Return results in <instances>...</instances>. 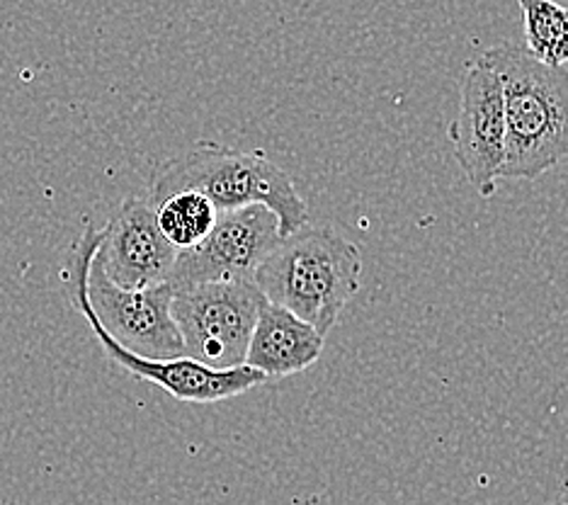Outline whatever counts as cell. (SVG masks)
Instances as JSON below:
<instances>
[{
	"label": "cell",
	"mask_w": 568,
	"mask_h": 505,
	"mask_svg": "<svg viewBox=\"0 0 568 505\" xmlns=\"http://www.w3.org/2000/svg\"><path fill=\"white\" fill-rule=\"evenodd\" d=\"M100 241L102 229L93 226H88L81 233V239L75 241L67 265V292L71 296V304L81 311V316L88 321L90 331H93L98 343L114 365L122 367L136 380L161 386L163 392H168L178 401H185V404H216V401H226L251 392L253 386L267 380L263 372L251 370L248 365L219 372L212 367H204L190 357L144 360L126 353L124 347L114 343L110 335L100 329V323L95 321L93 309H90L88 302V270L90 263H93Z\"/></svg>",
	"instance_id": "obj_4"
},
{
	"label": "cell",
	"mask_w": 568,
	"mask_h": 505,
	"mask_svg": "<svg viewBox=\"0 0 568 505\" xmlns=\"http://www.w3.org/2000/svg\"><path fill=\"white\" fill-rule=\"evenodd\" d=\"M449 144L469 185L490 198L506 163V102L500 78L484 57L464 71L459 112L449 124Z\"/></svg>",
	"instance_id": "obj_8"
},
{
	"label": "cell",
	"mask_w": 568,
	"mask_h": 505,
	"mask_svg": "<svg viewBox=\"0 0 568 505\" xmlns=\"http://www.w3.org/2000/svg\"><path fill=\"white\" fill-rule=\"evenodd\" d=\"M156 214L163 236L173 243V249L187 251L202 243L214 229L219 212L216 206L195 190H180L165 198L149 202Z\"/></svg>",
	"instance_id": "obj_11"
},
{
	"label": "cell",
	"mask_w": 568,
	"mask_h": 505,
	"mask_svg": "<svg viewBox=\"0 0 568 505\" xmlns=\"http://www.w3.org/2000/svg\"><path fill=\"white\" fill-rule=\"evenodd\" d=\"M180 190L204 194L219 214L263 204L277 216L280 239L308 226V206L296 192L290 173L263 153L197 144L159 168L149 185L146 202Z\"/></svg>",
	"instance_id": "obj_3"
},
{
	"label": "cell",
	"mask_w": 568,
	"mask_h": 505,
	"mask_svg": "<svg viewBox=\"0 0 568 505\" xmlns=\"http://www.w3.org/2000/svg\"><path fill=\"white\" fill-rule=\"evenodd\" d=\"M173 296L175 290L168 282L144 290L118 287L105 275L95 251L88 270V302L100 329L126 353L144 360L185 357L171 311Z\"/></svg>",
	"instance_id": "obj_6"
},
{
	"label": "cell",
	"mask_w": 568,
	"mask_h": 505,
	"mask_svg": "<svg viewBox=\"0 0 568 505\" xmlns=\"http://www.w3.org/2000/svg\"><path fill=\"white\" fill-rule=\"evenodd\" d=\"M525 51L541 67L564 69L568 63V8L557 0H520Z\"/></svg>",
	"instance_id": "obj_12"
},
{
	"label": "cell",
	"mask_w": 568,
	"mask_h": 505,
	"mask_svg": "<svg viewBox=\"0 0 568 505\" xmlns=\"http://www.w3.org/2000/svg\"><path fill=\"white\" fill-rule=\"evenodd\" d=\"M280 243L277 216L263 204L222 212L195 249L180 251L168 284L178 290L210 282L253 280L263 257Z\"/></svg>",
	"instance_id": "obj_7"
},
{
	"label": "cell",
	"mask_w": 568,
	"mask_h": 505,
	"mask_svg": "<svg viewBox=\"0 0 568 505\" xmlns=\"http://www.w3.org/2000/svg\"><path fill=\"white\" fill-rule=\"evenodd\" d=\"M500 78L506 102V163L500 178L535 180L568 161V73L541 67L525 47L481 54Z\"/></svg>",
	"instance_id": "obj_1"
},
{
	"label": "cell",
	"mask_w": 568,
	"mask_h": 505,
	"mask_svg": "<svg viewBox=\"0 0 568 505\" xmlns=\"http://www.w3.org/2000/svg\"><path fill=\"white\" fill-rule=\"evenodd\" d=\"M178 251L168 241L146 198H126L102 229L98 261L122 290H144L168 282Z\"/></svg>",
	"instance_id": "obj_9"
},
{
	"label": "cell",
	"mask_w": 568,
	"mask_h": 505,
	"mask_svg": "<svg viewBox=\"0 0 568 505\" xmlns=\"http://www.w3.org/2000/svg\"><path fill=\"white\" fill-rule=\"evenodd\" d=\"M363 253L333 229L292 233L257 265L253 282L267 302L284 306L326 335L359 290Z\"/></svg>",
	"instance_id": "obj_2"
},
{
	"label": "cell",
	"mask_w": 568,
	"mask_h": 505,
	"mask_svg": "<svg viewBox=\"0 0 568 505\" xmlns=\"http://www.w3.org/2000/svg\"><path fill=\"white\" fill-rule=\"evenodd\" d=\"M265 302L253 280L178 290L171 311L185 357L219 372L245 365L255 321Z\"/></svg>",
	"instance_id": "obj_5"
},
{
	"label": "cell",
	"mask_w": 568,
	"mask_h": 505,
	"mask_svg": "<svg viewBox=\"0 0 568 505\" xmlns=\"http://www.w3.org/2000/svg\"><path fill=\"white\" fill-rule=\"evenodd\" d=\"M324 353V335L292 311L265 302L245 353V365L265 377H287L304 372Z\"/></svg>",
	"instance_id": "obj_10"
}]
</instances>
